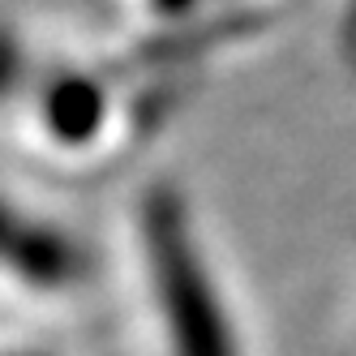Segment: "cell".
<instances>
[{
    "label": "cell",
    "mask_w": 356,
    "mask_h": 356,
    "mask_svg": "<svg viewBox=\"0 0 356 356\" xmlns=\"http://www.w3.org/2000/svg\"><path fill=\"white\" fill-rule=\"evenodd\" d=\"M146 241H150V270L163 300L168 326L176 335L181 356H232V339L219 318V300L202 279L193 245L176 197H155L146 207Z\"/></svg>",
    "instance_id": "6da1fadb"
},
{
    "label": "cell",
    "mask_w": 356,
    "mask_h": 356,
    "mask_svg": "<svg viewBox=\"0 0 356 356\" xmlns=\"http://www.w3.org/2000/svg\"><path fill=\"white\" fill-rule=\"evenodd\" d=\"M47 120H52V129L69 142H82L95 134L99 124V90L82 78H69L60 82L52 95H47Z\"/></svg>",
    "instance_id": "7a4b0ae2"
},
{
    "label": "cell",
    "mask_w": 356,
    "mask_h": 356,
    "mask_svg": "<svg viewBox=\"0 0 356 356\" xmlns=\"http://www.w3.org/2000/svg\"><path fill=\"white\" fill-rule=\"evenodd\" d=\"M9 258L17 270H26L35 275L39 284H56V279L65 275V245L52 241V236H43V232H13L9 241Z\"/></svg>",
    "instance_id": "3957f363"
}]
</instances>
